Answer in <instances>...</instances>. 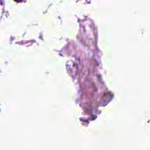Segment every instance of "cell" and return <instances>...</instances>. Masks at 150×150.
<instances>
[{
	"mask_svg": "<svg viewBox=\"0 0 150 150\" xmlns=\"http://www.w3.org/2000/svg\"><path fill=\"white\" fill-rule=\"evenodd\" d=\"M15 1H16V2H21V1H23V0H14Z\"/></svg>",
	"mask_w": 150,
	"mask_h": 150,
	"instance_id": "1",
	"label": "cell"
}]
</instances>
